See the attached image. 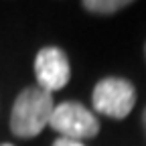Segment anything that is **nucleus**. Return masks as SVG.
I'll return each mask as SVG.
<instances>
[{"instance_id": "obj_6", "label": "nucleus", "mask_w": 146, "mask_h": 146, "mask_svg": "<svg viewBox=\"0 0 146 146\" xmlns=\"http://www.w3.org/2000/svg\"><path fill=\"white\" fill-rule=\"evenodd\" d=\"M53 146H85L83 142L79 140H69V138H57Z\"/></svg>"}, {"instance_id": "obj_8", "label": "nucleus", "mask_w": 146, "mask_h": 146, "mask_svg": "<svg viewBox=\"0 0 146 146\" xmlns=\"http://www.w3.org/2000/svg\"><path fill=\"white\" fill-rule=\"evenodd\" d=\"M2 146H12V144H2Z\"/></svg>"}, {"instance_id": "obj_4", "label": "nucleus", "mask_w": 146, "mask_h": 146, "mask_svg": "<svg viewBox=\"0 0 146 146\" xmlns=\"http://www.w3.org/2000/svg\"><path fill=\"white\" fill-rule=\"evenodd\" d=\"M35 73L39 87L45 91H57L63 89L71 77L69 59L59 47H45L39 51L35 59Z\"/></svg>"}, {"instance_id": "obj_2", "label": "nucleus", "mask_w": 146, "mask_h": 146, "mask_svg": "<svg viewBox=\"0 0 146 146\" xmlns=\"http://www.w3.org/2000/svg\"><path fill=\"white\" fill-rule=\"evenodd\" d=\"M49 126L57 130L63 138L69 140H83L94 138L100 132V122L89 110L77 102H63L53 108Z\"/></svg>"}, {"instance_id": "obj_7", "label": "nucleus", "mask_w": 146, "mask_h": 146, "mask_svg": "<svg viewBox=\"0 0 146 146\" xmlns=\"http://www.w3.org/2000/svg\"><path fill=\"white\" fill-rule=\"evenodd\" d=\"M142 122H144V128H146V108H144V114H142Z\"/></svg>"}, {"instance_id": "obj_1", "label": "nucleus", "mask_w": 146, "mask_h": 146, "mask_svg": "<svg viewBox=\"0 0 146 146\" xmlns=\"http://www.w3.org/2000/svg\"><path fill=\"white\" fill-rule=\"evenodd\" d=\"M53 96L41 89L39 85L27 87L18 94L12 114H10V130L18 138H33L49 124L53 114Z\"/></svg>"}, {"instance_id": "obj_3", "label": "nucleus", "mask_w": 146, "mask_h": 146, "mask_svg": "<svg viewBox=\"0 0 146 146\" xmlns=\"http://www.w3.org/2000/svg\"><path fill=\"white\" fill-rule=\"evenodd\" d=\"M94 108L108 118L122 120L132 112L136 104L134 85L122 77H106L94 87Z\"/></svg>"}, {"instance_id": "obj_5", "label": "nucleus", "mask_w": 146, "mask_h": 146, "mask_svg": "<svg viewBox=\"0 0 146 146\" xmlns=\"http://www.w3.org/2000/svg\"><path fill=\"white\" fill-rule=\"evenodd\" d=\"M128 0H85L83 8L89 12H96V14H114L120 8H126Z\"/></svg>"}]
</instances>
